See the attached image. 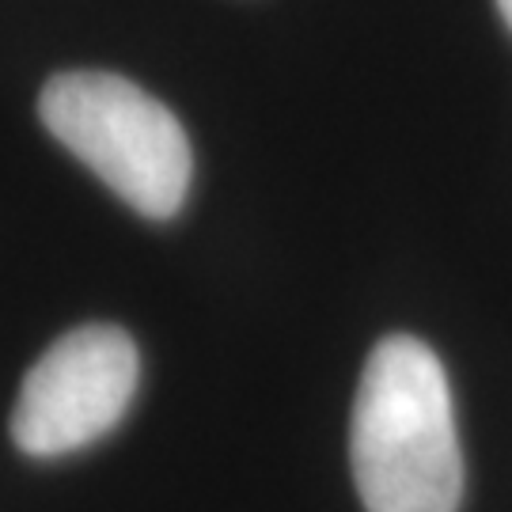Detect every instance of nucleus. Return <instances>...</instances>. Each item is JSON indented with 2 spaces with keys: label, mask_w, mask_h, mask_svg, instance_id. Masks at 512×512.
I'll return each instance as SVG.
<instances>
[{
  "label": "nucleus",
  "mask_w": 512,
  "mask_h": 512,
  "mask_svg": "<svg viewBox=\"0 0 512 512\" xmlns=\"http://www.w3.org/2000/svg\"><path fill=\"white\" fill-rule=\"evenodd\" d=\"M38 114L141 217L171 220L183 209L194 152L156 95L118 73H57L38 95Z\"/></svg>",
  "instance_id": "2"
},
{
  "label": "nucleus",
  "mask_w": 512,
  "mask_h": 512,
  "mask_svg": "<svg viewBox=\"0 0 512 512\" xmlns=\"http://www.w3.org/2000/svg\"><path fill=\"white\" fill-rule=\"evenodd\" d=\"M353 482L368 512H456L463 501L452 387L437 353L391 334L372 349L349 425Z\"/></svg>",
  "instance_id": "1"
},
{
  "label": "nucleus",
  "mask_w": 512,
  "mask_h": 512,
  "mask_svg": "<svg viewBox=\"0 0 512 512\" xmlns=\"http://www.w3.org/2000/svg\"><path fill=\"white\" fill-rule=\"evenodd\" d=\"M141 357L126 330L88 323L61 334L27 372L12 440L38 459L69 456L110 433L137 395Z\"/></svg>",
  "instance_id": "3"
},
{
  "label": "nucleus",
  "mask_w": 512,
  "mask_h": 512,
  "mask_svg": "<svg viewBox=\"0 0 512 512\" xmlns=\"http://www.w3.org/2000/svg\"><path fill=\"white\" fill-rule=\"evenodd\" d=\"M497 8H501V16H505V23L512 27V0H497Z\"/></svg>",
  "instance_id": "4"
}]
</instances>
